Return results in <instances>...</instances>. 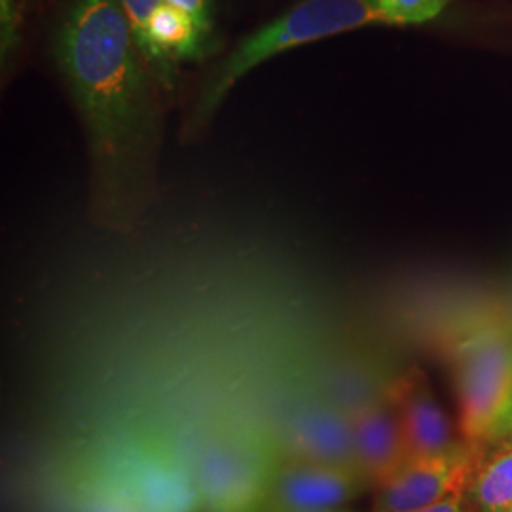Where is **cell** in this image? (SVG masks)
<instances>
[{
  "label": "cell",
  "mask_w": 512,
  "mask_h": 512,
  "mask_svg": "<svg viewBox=\"0 0 512 512\" xmlns=\"http://www.w3.org/2000/svg\"><path fill=\"white\" fill-rule=\"evenodd\" d=\"M467 494L473 499L478 512L511 511L512 448L480 465Z\"/></svg>",
  "instance_id": "obj_10"
},
{
  "label": "cell",
  "mask_w": 512,
  "mask_h": 512,
  "mask_svg": "<svg viewBox=\"0 0 512 512\" xmlns=\"http://www.w3.org/2000/svg\"><path fill=\"white\" fill-rule=\"evenodd\" d=\"M384 397L401 421L410 458L448 454L465 444L456 439L452 421L420 368H410L393 380Z\"/></svg>",
  "instance_id": "obj_6"
},
{
  "label": "cell",
  "mask_w": 512,
  "mask_h": 512,
  "mask_svg": "<svg viewBox=\"0 0 512 512\" xmlns=\"http://www.w3.org/2000/svg\"><path fill=\"white\" fill-rule=\"evenodd\" d=\"M509 512H512V509H511V511H509Z\"/></svg>",
  "instance_id": "obj_18"
},
{
  "label": "cell",
  "mask_w": 512,
  "mask_h": 512,
  "mask_svg": "<svg viewBox=\"0 0 512 512\" xmlns=\"http://www.w3.org/2000/svg\"><path fill=\"white\" fill-rule=\"evenodd\" d=\"M368 480L355 469L289 458L268 476L266 512L338 509L365 492Z\"/></svg>",
  "instance_id": "obj_5"
},
{
  "label": "cell",
  "mask_w": 512,
  "mask_h": 512,
  "mask_svg": "<svg viewBox=\"0 0 512 512\" xmlns=\"http://www.w3.org/2000/svg\"><path fill=\"white\" fill-rule=\"evenodd\" d=\"M298 512H342L338 509H321V511H298Z\"/></svg>",
  "instance_id": "obj_16"
},
{
  "label": "cell",
  "mask_w": 512,
  "mask_h": 512,
  "mask_svg": "<svg viewBox=\"0 0 512 512\" xmlns=\"http://www.w3.org/2000/svg\"><path fill=\"white\" fill-rule=\"evenodd\" d=\"M385 25H416L437 18L450 0H374Z\"/></svg>",
  "instance_id": "obj_11"
},
{
  "label": "cell",
  "mask_w": 512,
  "mask_h": 512,
  "mask_svg": "<svg viewBox=\"0 0 512 512\" xmlns=\"http://www.w3.org/2000/svg\"><path fill=\"white\" fill-rule=\"evenodd\" d=\"M54 57L86 133L92 219L128 232L156 196L164 86L120 0H73L55 31Z\"/></svg>",
  "instance_id": "obj_1"
},
{
  "label": "cell",
  "mask_w": 512,
  "mask_h": 512,
  "mask_svg": "<svg viewBox=\"0 0 512 512\" xmlns=\"http://www.w3.org/2000/svg\"><path fill=\"white\" fill-rule=\"evenodd\" d=\"M2 6V52H10L18 42V6L16 0H0Z\"/></svg>",
  "instance_id": "obj_14"
},
{
  "label": "cell",
  "mask_w": 512,
  "mask_h": 512,
  "mask_svg": "<svg viewBox=\"0 0 512 512\" xmlns=\"http://www.w3.org/2000/svg\"><path fill=\"white\" fill-rule=\"evenodd\" d=\"M480 465V448L469 442L448 454L410 458L376 488L378 494L372 512L416 511L450 495L469 492Z\"/></svg>",
  "instance_id": "obj_4"
},
{
  "label": "cell",
  "mask_w": 512,
  "mask_h": 512,
  "mask_svg": "<svg viewBox=\"0 0 512 512\" xmlns=\"http://www.w3.org/2000/svg\"><path fill=\"white\" fill-rule=\"evenodd\" d=\"M126 12L139 50H143L147 42L148 23L154 12L164 4L165 0H120Z\"/></svg>",
  "instance_id": "obj_12"
},
{
  "label": "cell",
  "mask_w": 512,
  "mask_h": 512,
  "mask_svg": "<svg viewBox=\"0 0 512 512\" xmlns=\"http://www.w3.org/2000/svg\"><path fill=\"white\" fill-rule=\"evenodd\" d=\"M258 482L260 478L255 473L253 461L241 458L239 452L213 450L203 458L200 486L213 511H241L253 503V495L264 501L266 486H260Z\"/></svg>",
  "instance_id": "obj_9"
},
{
  "label": "cell",
  "mask_w": 512,
  "mask_h": 512,
  "mask_svg": "<svg viewBox=\"0 0 512 512\" xmlns=\"http://www.w3.org/2000/svg\"><path fill=\"white\" fill-rule=\"evenodd\" d=\"M465 495H467V492H459V494L450 495V497L442 499V501L435 503V505H429V507H423V509L408 512H473L467 511V509L463 507Z\"/></svg>",
  "instance_id": "obj_15"
},
{
  "label": "cell",
  "mask_w": 512,
  "mask_h": 512,
  "mask_svg": "<svg viewBox=\"0 0 512 512\" xmlns=\"http://www.w3.org/2000/svg\"><path fill=\"white\" fill-rule=\"evenodd\" d=\"M511 330H512V304H511Z\"/></svg>",
  "instance_id": "obj_17"
},
{
  "label": "cell",
  "mask_w": 512,
  "mask_h": 512,
  "mask_svg": "<svg viewBox=\"0 0 512 512\" xmlns=\"http://www.w3.org/2000/svg\"><path fill=\"white\" fill-rule=\"evenodd\" d=\"M376 23L385 25V19L374 0H304L296 4L251 37L241 40L205 76L196 93V101L188 112L184 131L190 135L202 129L215 116L239 80L274 55Z\"/></svg>",
  "instance_id": "obj_2"
},
{
  "label": "cell",
  "mask_w": 512,
  "mask_h": 512,
  "mask_svg": "<svg viewBox=\"0 0 512 512\" xmlns=\"http://www.w3.org/2000/svg\"><path fill=\"white\" fill-rule=\"evenodd\" d=\"M287 442L291 458L359 471L349 414L332 403L311 406L302 412L293 421Z\"/></svg>",
  "instance_id": "obj_8"
},
{
  "label": "cell",
  "mask_w": 512,
  "mask_h": 512,
  "mask_svg": "<svg viewBox=\"0 0 512 512\" xmlns=\"http://www.w3.org/2000/svg\"><path fill=\"white\" fill-rule=\"evenodd\" d=\"M459 433L476 448L512 435V330L480 323L452 348Z\"/></svg>",
  "instance_id": "obj_3"
},
{
  "label": "cell",
  "mask_w": 512,
  "mask_h": 512,
  "mask_svg": "<svg viewBox=\"0 0 512 512\" xmlns=\"http://www.w3.org/2000/svg\"><path fill=\"white\" fill-rule=\"evenodd\" d=\"M177 8L184 10L190 18L196 21L200 33L209 40L211 29H213V18H211V0H165Z\"/></svg>",
  "instance_id": "obj_13"
},
{
  "label": "cell",
  "mask_w": 512,
  "mask_h": 512,
  "mask_svg": "<svg viewBox=\"0 0 512 512\" xmlns=\"http://www.w3.org/2000/svg\"><path fill=\"white\" fill-rule=\"evenodd\" d=\"M357 469L368 484L380 488L410 459L401 421L384 399L349 414Z\"/></svg>",
  "instance_id": "obj_7"
}]
</instances>
